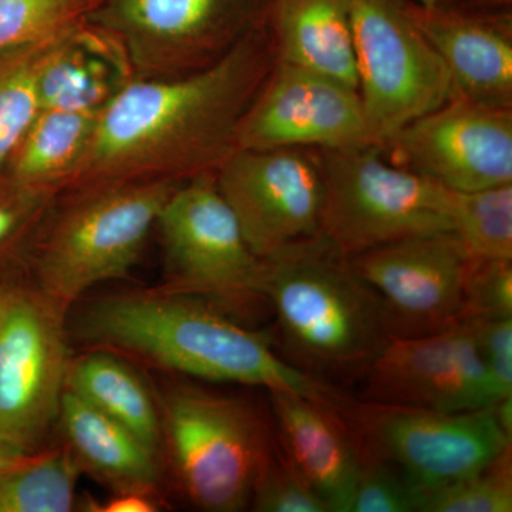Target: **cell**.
Returning a JSON list of instances; mask_svg holds the SVG:
<instances>
[{"label": "cell", "mask_w": 512, "mask_h": 512, "mask_svg": "<svg viewBox=\"0 0 512 512\" xmlns=\"http://www.w3.org/2000/svg\"><path fill=\"white\" fill-rule=\"evenodd\" d=\"M275 63L266 23L207 69L131 77L97 114L90 146L64 191L217 173L237 150L239 123Z\"/></svg>", "instance_id": "obj_1"}, {"label": "cell", "mask_w": 512, "mask_h": 512, "mask_svg": "<svg viewBox=\"0 0 512 512\" xmlns=\"http://www.w3.org/2000/svg\"><path fill=\"white\" fill-rule=\"evenodd\" d=\"M93 349L212 383L293 392L342 406L348 394L296 369L262 333L194 296L156 289L103 296L73 320Z\"/></svg>", "instance_id": "obj_2"}, {"label": "cell", "mask_w": 512, "mask_h": 512, "mask_svg": "<svg viewBox=\"0 0 512 512\" xmlns=\"http://www.w3.org/2000/svg\"><path fill=\"white\" fill-rule=\"evenodd\" d=\"M262 293L286 362L345 392L389 342L376 292L325 235L262 258Z\"/></svg>", "instance_id": "obj_3"}, {"label": "cell", "mask_w": 512, "mask_h": 512, "mask_svg": "<svg viewBox=\"0 0 512 512\" xmlns=\"http://www.w3.org/2000/svg\"><path fill=\"white\" fill-rule=\"evenodd\" d=\"M180 184L120 181L60 192L30 249L25 278L67 312L93 286L127 278Z\"/></svg>", "instance_id": "obj_4"}, {"label": "cell", "mask_w": 512, "mask_h": 512, "mask_svg": "<svg viewBox=\"0 0 512 512\" xmlns=\"http://www.w3.org/2000/svg\"><path fill=\"white\" fill-rule=\"evenodd\" d=\"M175 483L195 508L237 512L274 450V423L251 403L195 383H175L158 404Z\"/></svg>", "instance_id": "obj_5"}, {"label": "cell", "mask_w": 512, "mask_h": 512, "mask_svg": "<svg viewBox=\"0 0 512 512\" xmlns=\"http://www.w3.org/2000/svg\"><path fill=\"white\" fill-rule=\"evenodd\" d=\"M316 153L323 178L320 234L343 254L453 231L450 190L394 164L382 147Z\"/></svg>", "instance_id": "obj_6"}, {"label": "cell", "mask_w": 512, "mask_h": 512, "mask_svg": "<svg viewBox=\"0 0 512 512\" xmlns=\"http://www.w3.org/2000/svg\"><path fill=\"white\" fill-rule=\"evenodd\" d=\"M156 228L164 251L161 289L200 298L238 320L268 306L262 293V258L245 241L215 173L178 185Z\"/></svg>", "instance_id": "obj_7"}, {"label": "cell", "mask_w": 512, "mask_h": 512, "mask_svg": "<svg viewBox=\"0 0 512 512\" xmlns=\"http://www.w3.org/2000/svg\"><path fill=\"white\" fill-rule=\"evenodd\" d=\"M66 315L25 274L10 282L0 320V453L6 456L42 453L59 421L72 362Z\"/></svg>", "instance_id": "obj_8"}, {"label": "cell", "mask_w": 512, "mask_h": 512, "mask_svg": "<svg viewBox=\"0 0 512 512\" xmlns=\"http://www.w3.org/2000/svg\"><path fill=\"white\" fill-rule=\"evenodd\" d=\"M275 0H101L87 22L116 40L134 77L207 69L264 28Z\"/></svg>", "instance_id": "obj_9"}, {"label": "cell", "mask_w": 512, "mask_h": 512, "mask_svg": "<svg viewBox=\"0 0 512 512\" xmlns=\"http://www.w3.org/2000/svg\"><path fill=\"white\" fill-rule=\"evenodd\" d=\"M357 92L383 147L400 128L453 96L450 73L406 0H352Z\"/></svg>", "instance_id": "obj_10"}, {"label": "cell", "mask_w": 512, "mask_h": 512, "mask_svg": "<svg viewBox=\"0 0 512 512\" xmlns=\"http://www.w3.org/2000/svg\"><path fill=\"white\" fill-rule=\"evenodd\" d=\"M340 412L356 436L403 471L416 490L476 474L512 447L491 406L439 412L349 396Z\"/></svg>", "instance_id": "obj_11"}, {"label": "cell", "mask_w": 512, "mask_h": 512, "mask_svg": "<svg viewBox=\"0 0 512 512\" xmlns=\"http://www.w3.org/2000/svg\"><path fill=\"white\" fill-rule=\"evenodd\" d=\"M376 292L392 338H417L460 325L471 256L453 231L400 239L350 256Z\"/></svg>", "instance_id": "obj_12"}, {"label": "cell", "mask_w": 512, "mask_h": 512, "mask_svg": "<svg viewBox=\"0 0 512 512\" xmlns=\"http://www.w3.org/2000/svg\"><path fill=\"white\" fill-rule=\"evenodd\" d=\"M215 180L259 258L319 234L323 178L316 150L239 148L221 164Z\"/></svg>", "instance_id": "obj_13"}, {"label": "cell", "mask_w": 512, "mask_h": 512, "mask_svg": "<svg viewBox=\"0 0 512 512\" xmlns=\"http://www.w3.org/2000/svg\"><path fill=\"white\" fill-rule=\"evenodd\" d=\"M382 148L394 164L450 191L512 184V107L451 96Z\"/></svg>", "instance_id": "obj_14"}, {"label": "cell", "mask_w": 512, "mask_h": 512, "mask_svg": "<svg viewBox=\"0 0 512 512\" xmlns=\"http://www.w3.org/2000/svg\"><path fill=\"white\" fill-rule=\"evenodd\" d=\"M377 146L359 92L276 60L237 131V150Z\"/></svg>", "instance_id": "obj_15"}, {"label": "cell", "mask_w": 512, "mask_h": 512, "mask_svg": "<svg viewBox=\"0 0 512 512\" xmlns=\"http://www.w3.org/2000/svg\"><path fill=\"white\" fill-rule=\"evenodd\" d=\"M359 399L439 412L494 404L476 342L467 325L417 338H392L363 379Z\"/></svg>", "instance_id": "obj_16"}, {"label": "cell", "mask_w": 512, "mask_h": 512, "mask_svg": "<svg viewBox=\"0 0 512 512\" xmlns=\"http://www.w3.org/2000/svg\"><path fill=\"white\" fill-rule=\"evenodd\" d=\"M406 6L446 64L453 96L512 107L510 12L466 2L421 6L406 0Z\"/></svg>", "instance_id": "obj_17"}, {"label": "cell", "mask_w": 512, "mask_h": 512, "mask_svg": "<svg viewBox=\"0 0 512 512\" xmlns=\"http://www.w3.org/2000/svg\"><path fill=\"white\" fill-rule=\"evenodd\" d=\"M279 446L329 512H349L360 443L339 406L293 392H268Z\"/></svg>", "instance_id": "obj_18"}, {"label": "cell", "mask_w": 512, "mask_h": 512, "mask_svg": "<svg viewBox=\"0 0 512 512\" xmlns=\"http://www.w3.org/2000/svg\"><path fill=\"white\" fill-rule=\"evenodd\" d=\"M131 77L116 40L84 20L62 37L43 69L40 109L99 113Z\"/></svg>", "instance_id": "obj_19"}, {"label": "cell", "mask_w": 512, "mask_h": 512, "mask_svg": "<svg viewBox=\"0 0 512 512\" xmlns=\"http://www.w3.org/2000/svg\"><path fill=\"white\" fill-rule=\"evenodd\" d=\"M268 25L276 60L357 90L352 0H275Z\"/></svg>", "instance_id": "obj_20"}, {"label": "cell", "mask_w": 512, "mask_h": 512, "mask_svg": "<svg viewBox=\"0 0 512 512\" xmlns=\"http://www.w3.org/2000/svg\"><path fill=\"white\" fill-rule=\"evenodd\" d=\"M57 423L66 437L67 450L82 471L110 485L113 491H157V451L116 420L66 392Z\"/></svg>", "instance_id": "obj_21"}, {"label": "cell", "mask_w": 512, "mask_h": 512, "mask_svg": "<svg viewBox=\"0 0 512 512\" xmlns=\"http://www.w3.org/2000/svg\"><path fill=\"white\" fill-rule=\"evenodd\" d=\"M66 392L76 394L116 420L157 453L160 450L163 434L158 403L147 384L121 356L94 349L72 360Z\"/></svg>", "instance_id": "obj_22"}, {"label": "cell", "mask_w": 512, "mask_h": 512, "mask_svg": "<svg viewBox=\"0 0 512 512\" xmlns=\"http://www.w3.org/2000/svg\"><path fill=\"white\" fill-rule=\"evenodd\" d=\"M97 114L40 109L3 173L23 184L63 192L90 146Z\"/></svg>", "instance_id": "obj_23"}, {"label": "cell", "mask_w": 512, "mask_h": 512, "mask_svg": "<svg viewBox=\"0 0 512 512\" xmlns=\"http://www.w3.org/2000/svg\"><path fill=\"white\" fill-rule=\"evenodd\" d=\"M67 32L0 50V174L40 111V76Z\"/></svg>", "instance_id": "obj_24"}, {"label": "cell", "mask_w": 512, "mask_h": 512, "mask_svg": "<svg viewBox=\"0 0 512 512\" xmlns=\"http://www.w3.org/2000/svg\"><path fill=\"white\" fill-rule=\"evenodd\" d=\"M82 467L67 448L42 451L0 473V512H69Z\"/></svg>", "instance_id": "obj_25"}, {"label": "cell", "mask_w": 512, "mask_h": 512, "mask_svg": "<svg viewBox=\"0 0 512 512\" xmlns=\"http://www.w3.org/2000/svg\"><path fill=\"white\" fill-rule=\"evenodd\" d=\"M453 232L474 259L512 261V184L450 191Z\"/></svg>", "instance_id": "obj_26"}, {"label": "cell", "mask_w": 512, "mask_h": 512, "mask_svg": "<svg viewBox=\"0 0 512 512\" xmlns=\"http://www.w3.org/2000/svg\"><path fill=\"white\" fill-rule=\"evenodd\" d=\"M60 192L0 174V285L18 278Z\"/></svg>", "instance_id": "obj_27"}, {"label": "cell", "mask_w": 512, "mask_h": 512, "mask_svg": "<svg viewBox=\"0 0 512 512\" xmlns=\"http://www.w3.org/2000/svg\"><path fill=\"white\" fill-rule=\"evenodd\" d=\"M512 447L453 483L416 490V512H511Z\"/></svg>", "instance_id": "obj_28"}, {"label": "cell", "mask_w": 512, "mask_h": 512, "mask_svg": "<svg viewBox=\"0 0 512 512\" xmlns=\"http://www.w3.org/2000/svg\"><path fill=\"white\" fill-rule=\"evenodd\" d=\"M101 0H0V50L76 28Z\"/></svg>", "instance_id": "obj_29"}, {"label": "cell", "mask_w": 512, "mask_h": 512, "mask_svg": "<svg viewBox=\"0 0 512 512\" xmlns=\"http://www.w3.org/2000/svg\"><path fill=\"white\" fill-rule=\"evenodd\" d=\"M359 439V437H357ZM360 464L349 512H414L416 487L403 471L359 439Z\"/></svg>", "instance_id": "obj_30"}, {"label": "cell", "mask_w": 512, "mask_h": 512, "mask_svg": "<svg viewBox=\"0 0 512 512\" xmlns=\"http://www.w3.org/2000/svg\"><path fill=\"white\" fill-rule=\"evenodd\" d=\"M249 507L258 512H329L279 443L256 477Z\"/></svg>", "instance_id": "obj_31"}, {"label": "cell", "mask_w": 512, "mask_h": 512, "mask_svg": "<svg viewBox=\"0 0 512 512\" xmlns=\"http://www.w3.org/2000/svg\"><path fill=\"white\" fill-rule=\"evenodd\" d=\"M474 319H512V261L471 258L463 322Z\"/></svg>", "instance_id": "obj_32"}, {"label": "cell", "mask_w": 512, "mask_h": 512, "mask_svg": "<svg viewBox=\"0 0 512 512\" xmlns=\"http://www.w3.org/2000/svg\"><path fill=\"white\" fill-rule=\"evenodd\" d=\"M493 389L494 403L512 396V319L466 320Z\"/></svg>", "instance_id": "obj_33"}, {"label": "cell", "mask_w": 512, "mask_h": 512, "mask_svg": "<svg viewBox=\"0 0 512 512\" xmlns=\"http://www.w3.org/2000/svg\"><path fill=\"white\" fill-rule=\"evenodd\" d=\"M83 511L89 512H156L161 510L156 491L124 490L114 491L104 501L89 498L82 504Z\"/></svg>", "instance_id": "obj_34"}, {"label": "cell", "mask_w": 512, "mask_h": 512, "mask_svg": "<svg viewBox=\"0 0 512 512\" xmlns=\"http://www.w3.org/2000/svg\"><path fill=\"white\" fill-rule=\"evenodd\" d=\"M511 3L512 0H471V5L491 9H507V6H511Z\"/></svg>", "instance_id": "obj_35"}, {"label": "cell", "mask_w": 512, "mask_h": 512, "mask_svg": "<svg viewBox=\"0 0 512 512\" xmlns=\"http://www.w3.org/2000/svg\"><path fill=\"white\" fill-rule=\"evenodd\" d=\"M28 458L29 457L6 456V454L0 453V473L9 470V468L18 466V464L23 463V461L28 460Z\"/></svg>", "instance_id": "obj_36"}, {"label": "cell", "mask_w": 512, "mask_h": 512, "mask_svg": "<svg viewBox=\"0 0 512 512\" xmlns=\"http://www.w3.org/2000/svg\"><path fill=\"white\" fill-rule=\"evenodd\" d=\"M16 279V278H15ZM13 281V279H12ZM6 282V284L0 285V320H2L3 311H5L6 299H8V291L10 282Z\"/></svg>", "instance_id": "obj_37"}, {"label": "cell", "mask_w": 512, "mask_h": 512, "mask_svg": "<svg viewBox=\"0 0 512 512\" xmlns=\"http://www.w3.org/2000/svg\"><path fill=\"white\" fill-rule=\"evenodd\" d=\"M412 2L417 3V5H421V6H434V5H441V3H451V2L471 3V0H412Z\"/></svg>", "instance_id": "obj_38"}]
</instances>
